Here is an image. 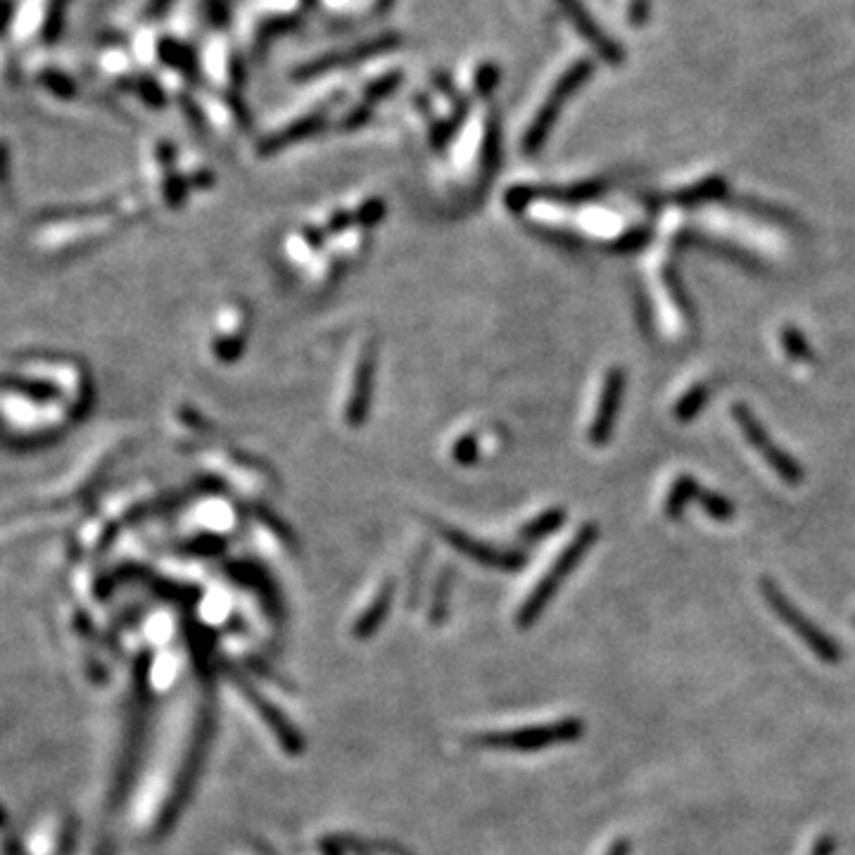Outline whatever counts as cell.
Here are the masks:
<instances>
[{
    "label": "cell",
    "instance_id": "obj_9",
    "mask_svg": "<svg viewBox=\"0 0 855 855\" xmlns=\"http://www.w3.org/2000/svg\"><path fill=\"white\" fill-rule=\"evenodd\" d=\"M727 193V183L725 179H720V176H711V179L696 183V186L682 190L680 195H677V200L682 202V205H703V202H711V200H720L725 198Z\"/></svg>",
    "mask_w": 855,
    "mask_h": 855
},
{
    "label": "cell",
    "instance_id": "obj_6",
    "mask_svg": "<svg viewBox=\"0 0 855 855\" xmlns=\"http://www.w3.org/2000/svg\"><path fill=\"white\" fill-rule=\"evenodd\" d=\"M556 3H559L563 15L570 19V24L578 29V34L594 48V53H597L601 60H606L608 65H620V62H623V50H620V46L611 36H606L604 31H601L599 24L594 22V17L589 15L585 5H582V0H556Z\"/></svg>",
    "mask_w": 855,
    "mask_h": 855
},
{
    "label": "cell",
    "instance_id": "obj_16",
    "mask_svg": "<svg viewBox=\"0 0 855 855\" xmlns=\"http://www.w3.org/2000/svg\"><path fill=\"white\" fill-rule=\"evenodd\" d=\"M630 19L632 24H644L649 19V0H632L630 5Z\"/></svg>",
    "mask_w": 855,
    "mask_h": 855
},
{
    "label": "cell",
    "instance_id": "obj_11",
    "mask_svg": "<svg viewBox=\"0 0 855 855\" xmlns=\"http://www.w3.org/2000/svg\"><path fill=\"white\" fill-rule=\"evenodd\" d=\"M782 345L784 350L791 359L803 361V364H808V361H813V352H810L806 338H803V333L798 331L794 326H784L782 331Z\"/></svg>",
    "mask_w": 855,
    "mask_h": 855
},
{
    "label": "cell",
    "instance_id": "obj_2",
    "mask_svg": "<svg viewBox=\"0 0 855 855\" xmlns=\"http://www.w3.org/2000/svg\"><path fill=\"white\" fill-rule=\"evenodd\" d=\"M760 589H763V597L770 604L772 611H775L777 616L782 618L784 623H787L791 630H794L796 635L803 639V642H806L808 649L813 651L817 658H822L825 663H839L841 661L839 642H834V639L825 635V632H822L820 627L813 623V620L803 616V613L798 611V608L791 604L787 597H784V592L775 585V582L760 580Z\"/></svg>",
    "mask_w": 855,
    "mask_h": 855
},
{
    "label": "cell",
    "instance_id": "obj_7",
    "mask_svg": "<svg viewBox=\"0 0 855 855\" xmlns=\"http://www.w3.org/2000/svg\"><path fill=\"white\" fill-rule=\"evenodd\" d=\"M623 388L625 373L620 369L606 371L604 388H601L597 411H594V421L592 426H589V442H594V445H604L608 437H611L613 423H616L618 416L620 397H623Z\"/></svg>",
    "mask_w": 855,
    "mask_h": 855
},
{
    "label": "cell",
    "instance_id": "obj_10",
    "mask_svg": "<svg viewBox=\"0 0 855 855\" xmlns=\"http://www.w3.org/2000/svg\"><path fill=\"white\" fill-rule=\"evenodd\" d=\"M708 395H711V385H694L692 390L687 392L680 399V404L675 407V416L680 418V421H692V418L699 414L703 409V404L708 402Z\"/></svg>",
    "mask_w": 855,
    "mask_h": 855
},
{
    "label": "cell",
    "instance_id": "obj_14",
    "mask_svg": "<svg viewBox=\"0 0 855 855\" xmlns=\"http://www.w3.org/2000/svg\"><path fill=\"white\" fill-rule=\"evenodd\" d=\"M665 285H668V290H670V295H673V302L677 304V309H680L682 314L692 312V309H689L687 295H684V290H682V285H680V278L675 276L673 269L665 271Z\"/></svg>",
    "mask_w": 855,
    "mask_h": 855
},
{
    "label": "cell",
    "instance_id": "obj_4",
    "mask_svg": "<svg viewBox=\"0 0 855 855\" xmlns=\"http://www.w3.org/2000/svg\"><path fill=\"white\" fill-rule=\"evenodd\" d=\"M589 74H592V62L582 60V62H578V65L570 67L568 72L563 74L559 81H556L554 91H551L547 103L540 107L535 122L530 124L528 133H525V143H523L525 150L535 152L537 148H540V145L544 143V138H547V133L551 131V126H554L556 117H559L563 103H566L570 95H573L582 84H585V81L589 79Z\"/></svg>",
    "mask_w": 855,
    "mask_h": 855
},
{
    "label": "cell",
    "instance_id": "obj_13",
    "mask_svg": "<svg viewBox=\"0 0 855 855\" xmlns=\"http://www.w3.org/2000/svg\"><path fill=\"white\" fill-rule=\"evenodd\" d=\"M561 521H563V511H559V509L547 511L542 518H537L535 523H530L528 528L523 530V535L528 537V540H537V537L554 532L561 525Z\"/></svg>",
    "mask_w": 855,
    "mask_h": 855
},
{
    "label": "cell",
    "instance_id": "obj_12",
    "mask_svg": "<svg viewBox=\"0 0 855 855\" xmlns=\"http://www.w3.org/2000/svg\"><path fill=\"white\" fill-rule=\"evenodd\" d=\"M696 499H699V502L703 506H706L708 516H713L715 521H730V518L734 516L732 502H730V499L722 497V494H715V492H708V490H699V494H696Z\"/></svg>",
    "mask_w": 855,
    "mask_h": 855
},
{
    "label": "cell",
    "instance_id": "obj_15",
    "mask_svg": "<svg viewBox=\"0 0 855 855\" xmlns=\"http://www.w3.org/2000/svg\"><path fill=\"white\" fill-rule=\"evenodd\" d=\"M646 240H649V231L639 228V231L625 233V236L620 238L613 247H616V250H620V252H632V250H639V247H642Z\"/></svg>",
    "mask_w": 855,
    "mask_h": 855
},
{
    "label": "cell",
    "instance_id": "obj_3",
    "mask_svg": "<svg viewBox=\"0 0 855 855\" xmlns=\"http://www.w3.org/2000/svg\"><path fill=\"white\" fill-rule=\"evenodd\" d=\"M582 734V722L575 718H566L551 725L537 727H521V730L509 732H490L480 737V744L497 746V749H516V751H537L547 749V746L563 744V741H573Z\"/></svg>",
    "mask_w": 855,
    "mask_h": 855
},
{
    "label": "cell",
    "instance_id": "obj_17",
    "mask_svg": "<svg viewBox=\"0 0 855 855\" xmlns=\"http://www.w3.org/2000/svg\"><path fill=\"white\" fill-rule=\"evenodd\" d=\"M834 853V839L829 834H822L810 848V855H832Z\"/></svg>",
    "mask_w": 855,
    "mask_h": 855
},
{
    "label": "cell",
    "instance_id": "obj_8",
    "mask_svg": "<svg viewBox=\"0 0 855 855\" xmlns=\"http://www.w3.org/2000/svg\"><path fill=\"white\" fill-rule=\"evenodd\" d=\"M701 487L696 485L694 478H689V475H680V478L675 480L673 487H670L668 497H665V516L668 518H680L684 506H687L692 499H696V494H699Z\"/></svg>",
    "mask_w": 855,
    "mask_h": 855
},
{
    "label": "cell",
    "instance_id": "obj_1",
    "mask_svg": "<svg viewBox=\"0 0 855 855\" xmlns=\"http://www.w3.org/2000/svg\"><path fill=\"white\" fill-rule=\"evenodd\" d=\"M594 540H597V525H582L578 530V535L573 537V542L568 544L566 549L561 551L559 559H556L551 566L547 568V573L542 575L540 582H537L535 587H532V592L528 594V599L523 601L521 611H518V623L523 627L535 623L537 616L544 611V606H547V601L554 597L556 589L563 582V578L578 566V561L585 556V551L592 547Z\"/></svg>",
    "mask_w": 855,
    "mask_h": 855
},
{
    "label": "cell",
    "instance_id": "obj_18",
    "mask_svg": "<svg viewBox=\"0 0 855 855\" xmlns=\"http://www.w3.org/2000/svg\"><path fill=\"white\" fill-rule=\"evenodd\" d=\"M630 848H632L630 841H627V839H618V841H613L611 846H608L606 855H630Z\"/></svg>",
    "mask_w": 855,
    "mask_h": 855
},
{
    "label": "cell",
    "instance_id": "obj_5",
    "mask_svg": "<svg viewBox=\"0 0 855 855\" xmlns=\"http://www.w3.org/2000/svg\"><path fill=\"white\" fill-rule=\"evenodd\" d=\"M732 416L734 421H737V426L741 428V433L746 435V440L751 442V447L756 449L765 461H768V466L784 480V483L789 485L801 483L803 468L798 466L782 447H777L775 442L770 440V435L765 433V428L756 421V416L751 414L749 407H744V404H734Z\"/></svg>",
    "mask_w": 855,
    "mask_h": 855
}]
</instances>
